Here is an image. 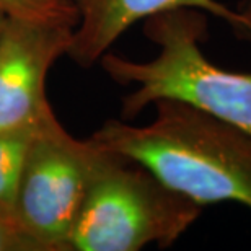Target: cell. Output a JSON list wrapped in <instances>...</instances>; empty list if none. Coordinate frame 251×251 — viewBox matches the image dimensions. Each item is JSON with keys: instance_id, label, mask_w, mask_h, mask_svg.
I'll return each mask as SVG.
<instances>
[{"instance_id": "cell-1", "label": "cell", "mask_w": 251, "mask_h": 251, "mask_svg": "<svg viewBox=\"0 0 251 251\" xmlns=\"http://www.w3.org/2000/svg\"><path fill=\"white\" fill-rule=\"evenodd\" d=\"M155 119H111L90 140L152 172L201 207L235 202L251 209V134L186 103L160 100Z\"/></svg>"}, {"instance_id": "cell-7", "label": "cell", "mask_w": 251, "mask_h": 251, "mask_svg": "<svg viewBox=\"0 0 251 251\" xmlns=\"http://www.w3.org/2000/svg\"><path fill=\"white\" fill-rule=\"evenodd\" d=\"M34 134L36 132L29 130H0V220L18 233L17 199L20 178Z\"/></svg>"}, {"instance_id": "cell-5", "label": "cell", "mask_w": 251, "mask_h": 251, "mask_svg": "<svg viewBox=\"0 0 251 251\" xmlns=\"http://www.w3.org/2000/svg\"><path fill=\"white\" fill-rule=\"evenodd\" d=\"M75 26L5 18L0 31V130L38 132L52 123L46 75L67 54Z\"/></svg>"}, {"instance_id": "cell-3", "label": "cell", "mask_w": 251, "mask_h": 251, "mask_svg": "<svg viewBox=\"0 0 251 251\" xmlns=\"http://www.w3.org/2000/svg\"><path fill=\"white\" fill-rule=\"evenodd\" d=\"M201 212L199 204L170 189L142 165L103 150L70 235V251L168 248Z\"/></svg>"}, {"instance_id": "cell-10", "label": "cell", "mask_w": 251, "mask_h": 251, "mask_svg": "<svg viewBox=\"0 0 251 251\" xmlns=\"http://www.w3.org/2000/svg\"><path fill=\"white\" fill-rule=\"evenodd\" d=\"M5 18H7V15H3L2 12H0V31H2V28H3V23H5Z\"/></svg>"}, {"instance_id": "cell-4", "label": "cell", "mask_w": 251, "mask_h": 251, "mask_svg": "<svg viewBox=\"0 0 251 251\" xmlns=\"http://www.w3.org/2000/svg\"><path fill=\"white\" fill-rule=\"evenodd\" d=\"M103 150L54 119L33 135L17 199V228L39 251H70V235Z\"/></svg>"}, {"instance_id": "cell-2", "label": "cell", "mask_w": 251, "mask_h": 251, "mask_svg": "<svg viewBox=\"0 0 251 251\" xmlns=\"http://www.w3.org/2000/svg\"><path fill=\"white\" fill-rule=\"evenodd\" d=\"M144 33L158 46L147 62L106 52L100 64L114 82L134 85L123 98V119L130 121L155 101L186 103L251 134V72L222 69L205 57L207 13L176 8L144 20Z\"/></svg>"}, {"instance_id": "cell-8", "label": "cell", "mask_w": 251, "mask_h": 251, "mask_svg": "<svg viewBox=\"0 0 251 251\" xmlns=\"http://www.w3.org/2000/svg\"><path fill=\"white\" fill-rule=\"evenodd\" d=\"M0 12L29 22L69 23L77 26L78 12L72 0H0Z\"/></svg>"}, {"instance_id": "cell-9", "label": "cell", "mask_w": 251, "mask_h": 251, "mask_svg": "<svg viewBox=\"0 0 251 251\" xmlns=\"http://www.w3.org/2000/svg\"><path fill=\"white\" fill-rule=\"evenodd\" d=\"M0 251H39V248L0 220Z\"/></svg>"}, {"instance_id": "cell-6", "label": "cell", "mask_w": 251, "mask_h": 251, "mask_svg": "<svg viewBox=\"0 0 251 251\" xmlns=\"http://www.w3.org/2000/svg\"><path fill=\"white\" fill-rule=\"evenodd\" d=\"M78 12L77 29L67 56L90 67L132 25L176 8H196L227 23L238 38L251 41V7L235 10L219 0H72Z\"/></svg>"}]
</instances>
